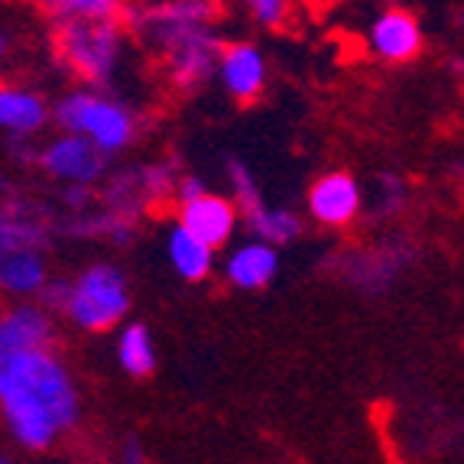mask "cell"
<instances>
[{
    "instance_id": "obj_7",
    "label": "cell",
    "mask_w": 464,
    "mask_h": 464,
    "mask_svg": "<svg viewBox=\"0 0 464 464\" xmlns=\"http://www.w3.org/2000/svg\"><path fill=\"white\" fill-rule=\"evenodd\" d=\"M43 169L63 182H72V186H88L104 172V153L85 137L65 133L53 147L43 150Z\"/></svg>"
},
{
    "instance_id": "obj_16",
    "label": "cell",
    "mask_w": 464,
    "mask_h": 464,
    "mask_svg": "<svg viewBox=\"0 0 464 464\" xmlns=\"http://www.w3.org/2000/svg\"><path fill=\"white\" fill-rule=\"evenodd\" d=\"M250 231L256 234V240H264L270 247L276 244H289V240L299 237L302 221L293 211H273V208H256L254 215H247Z\"/></svg>"
},
{
    "instance_id": "obj_12",
    "label": "cell",
    "mask_w": 464,
    "mask_h": 464,
    "mask_svg": "<svg viewBox=\"0 0 464 464\" xmlns=\"http://www.w3.org/2000/svg\"><path fill=\"white\" fill-rule=\"evenodd\" d=\"M0 289L10 295L46 293V264L36 247L14 250L0 260Z\"/></svg>"
},
{
    "instance_id": "obj_20",
    "label": "cell",
    "mask_w": 464,
    "mask_h": 464,
    "mask_svg": "<svg viewBox=\"0 0 464 464\" xmlns=\"http://www.w3.org/2000/svg\"><path fill=\"white\" fill-rule=\"evenodd\" d=\"M124 464H147V455H143V449H140L137 441H127V449H124Z\"/></svg>"
},
{
    "instance_id": "obj_15",
    "label": "cell",
    "mask_w": 464,
    "mask_h": 464,
    "mask_svg": "<svg viewBox=\"0 0 464 464\" xmlns=\"http://www.w3.org/2000/svg\"><path fill=\"white\" fill-rule=\"evenodd\" d=\"M117 361L130 377H150L156 371V348L153 338H150L147 325H127L117 338Z\"/></svg>"
},
{
    "instance_id": "obj_2",
    "label": "cell",
    "mask_w": 464,
    "mask_h": 464,
    "mask_svg": "<svg viewBox=\"0 0 464 464\" xmlns=\"http://www.w3.org/2000/svg\"><path fill=\"white\" fill-rule=\"evenodd\" d=\"M127 305H130V293H127L124 273L111 264H98L82 273L75 283H69L63 309L78 328L108 332L127 315Z\"/></svg>"
},
{
    "instance_id": "obj_22",
    "label": "cell",
    "mask_w": 464,
    "mask_h": 464,
    "mask_svg": "<svg viewBox=\"0 0 464 464\" xmlns=\"http://www.w3.org/2000/svg\"><path fill=\"white\" fill-rule=\"evenodd\" d=\"M0 464H10V458H7V455H0Z\"/></svg>"
},
{
    "instance_id": "obj_14",
    "label": "cell",
    "mask_w": 464,
    "mask_h": 464,
    "mask_svg": "<svg viewBox=\"0 0 464 464\" xmlns=\"http://www.w3.org/2000/svg\"><path fill=\"white\" fill-rule=\"evenodd\" d=\"M49 108L43 98L20 88H0V127L14 133H33L46 124Z\"/></svg>"
},
{
    "instance_id": "obj_8",
    "label": "cell",
    "mask_w": 464,
    "mask_h": 464,
    "mask_svg": "<svg viewBox=\"0 0 464 464\" xmlns=\"http://www.w3.org/2000/svg\"><path fill=\"white\" fill-rule=\"evenodd\" d=\"M53 338L49 315L36 305H20L0 318V364L30 351H46Z\"/></svg>"
},
{
    "instance_id": "obj_18",
    "label": "cell",
    "mask_w": 464,
    "mask_h": 464,
    "mask_svg": "<svg viewBox=\"0 0 464 464\" xmlns=\"http://www.w3.org/2000/svg\"><path fill=\"white\" fill-rule=\"evenodd\" d=\"M33 247V231L26 225H14V221H4L0 218V260L14 250Z\"/></svg>"
},
{
    "instance_id": "obj_1",
    "label": "cell",
    "mask_w": 464,
    "mask_h": 464,
    "mask_svg": "<svg viewBox=\"0 0 464 464\" xmlns=\"http://www.w3.org/2000/svg\"><path fill=\"white\" fill-rule=\"evenodd\" d=\"M0 412L24 449H49L78 419V393L63 361L46 348L0 364Z\"/></svg>"
},
{
    "instance_id": "obj_21",
    "label": "cell",
    "mask_w": 464,
    "mask_h": 464,
    "mask_svg": "<svg viewBox=\"0 0 464 464\" xmlns=\"http://www.w3.org/2000/svg\"><path fill=\"white\" fill-rule=\"evenodd\" d=\"M4 49H7V39L0 36V55H4Z\"/></svg>"
},
{
    "instance_id": "obj_17",
    "label": "cell",
    "mask_w": 464,
    "mask_h": 464,
    "mask_svg": "<svg viewBox=\"0 0 464 464\" xmlns=\"http://www.w3.org/2000/svg\"><path fill=\"white\" fill-rule=\"evenodd\" d=\"M117 4L111 0H65V4H53V14L59 20H114Z\"/></svg>"
},
{
    "instance_id": "obj_19",
    "label": "cell",
    "mask_w": 464,
    "mask_h": 464,
    "mask_svg": "<svg viewBox=\"0 0 464 464\" xmlns=\"http://www.w3.org/2000/svg\"><path fill=\"white\" fill-rule=\"evenodd\" d=\"M250 14L256 16V24L279 26L283 24V16H286V7H283L279 0H256V4H250Z\"/></svg>"
},
{
    "instance_id": "obj_4",
    "label": "cell",
    "mask_w": 464,
    "mask_h": 464,
    "mask_svg": "<svg viewBox=\"0 0 464 464\" xmlns=\"http://www.w3.org/2000/svg\"><path fill=\"white\" fill-rule=\"evenodd\" d=\"M59 49H63L72 69L101 82L114 72L121 36H117L114 20H63Z\"/></svg>"
},
{
    "instance_id": "obj_13",
    "label": "cell",
    "mask_w": 464,
    "mask_h": 464,
    "mask_svg": "<svg viewBox=\"0 0 464 464\" xmlns=\"http://www.w3.org/2000/svg\"><path fill=\"white\" fill-rule=\"evenodd\" d=\"M166 254H169V264L179 276H186L188 283H198L211 273L215 266V250L205 247L198 237L186 231V227H172L169 240H166Z\"/></svg>"
},
{
    "instance_id": "obj_5",
    "label": "cell",
    "mask_w": 464,
    "mask_h": 464,
    "mask_svg": "<svg viewBox=\"0 0 464 464\" xmlns=\"http://www.w3.org/2000/svg\"><path fill=\"white\" fill-rule=\"evenodd\" d=\"M234 225H237V205L221 198V195L201 192L195 198L182 201L179 227H186L205 247H225L234 234Z\"/></svg>"
},
{
    "instance_id": "obj_11",
    "label": "cell",
    "mask_w": 464,
    "mask_h": 464,
    "mask_svg": "<svg viewBox=\"0 0 464 464\" xmlns=\"http://www.w3.org/2000/svg\"><path fill=\"white\" fill-rule=\"evenodd\" d=\"M279 270V256L276 247L264 244V240H250V244H240L225 264V276L231 286L237 289H264L273 283Z\"/></svg>"
},
{
    "instance_id": "obj_9",
    "label": "cell",
    "mask_w": 464,
    "mask_h": 464,
    "mask_svg": "<svg viewBox=\"0 0 464 464\" xmlns=\"http://www.w3.org/2000/svg\"><path fill=\"white\" fill-rule=\"evenodd\" d=\"M371 49L387 63H410L422 53V26L410 10H383L371 26Z\"/></svg>"
},
{
    "instance_id": "obj_3",
    "label": "cell",
    "mask_w": 464,
    "mask_h": 464,
    "mask_svg": "<svg viewBox=\"0 0 464 464\" xmlns=\"http://www.w3.org/2000/svg\"><path fill=\"white\" fill-rule=\"evenodd\" d=\"M55 121L63 124L65 133L85 137L101 153H117V150H124L133 137V117L127 114L117 101L104 98V94H94V92L65 94V98L55 104Z\"/></svg>"
},
{
    "instance_id": "obj_10",
    "label": "cell",
    "mask_w": 464,
    "mask_h": 464,
    "mask_svg": "<svg viewBox=\"0 0 464 464\" xmlns=\"http://www.w3.org/2000/svg\"><path fill=\"white\" fill-rule=\"evenodd\" d=\"M218 75H221V85L227 88V94H234L237 101H254L256 94L264 92L266 63L256 46H250V43H234V46L221 49Z\"/></svg>"
},
{
    "instance_id": "obj_6",
    "label": "cell",
    "mask_w": 464,
    "mask_h": 464,
    "mask_svg": "<svg viewBox=\"0 0 464 464\" xmlns=\"http://www.w3.org/2000/svg\"><path fill=\"white\" fill-rule=\"evenodd\" d=\"M361 205H364V195H361L354 176H348V172H328L309 188L312 218L328 227L351 225L361 215Z\"/></svg>"
}]
</instances>
